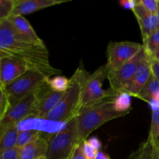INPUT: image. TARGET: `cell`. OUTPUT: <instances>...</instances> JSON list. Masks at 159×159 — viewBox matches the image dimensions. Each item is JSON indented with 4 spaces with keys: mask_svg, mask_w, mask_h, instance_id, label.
<instances>
[{
    "mask_svg": "<svg viewBox=\"0 0 159 159\" xmlns=\"http://www.w3.org/2000/svg\"><path fill=\"white\" fill-rule=\"evenodd\" d=\"M42 134L41 132L38 130H20L17 139L16 148L19 149L29 144L31 141H34Z\"/></svg>",
    "mask_w": 159,
    "mask_h": 159,
    "instance_id": "cell-22",
    "label": "cell"
},
{
    "mask_svg": "<svg viewBox=\"0 0 159 159\" xmlns=\"http://www.w3.org/2000/svg\"><path fill=\"white\" fill-rule=\"evenodd\" d=\"M10 108V102L6 92L2 88H0V121L5 117Z\"/></svg>",
    "mask_w": 159,
    "mask_h": 159,
    "instance_id": "cell-26",
    "label": "cell"
},
{
    "mask_svg": "<svg viewBox=\"0 0 159 159\" xmlns=\"http://www.w3.org/2000/svg\"><path fill=\"white\" fill-rule=\"evenodd\" d=\"M31 70L25 62L12 57H0V87L5 88Z\"/></svg>",
    "mask_w": 159,
    "mask_h": 159,
    "instance_id": "cell-10",
    "label": "cell"
},
{
    "mask_svg": "<svg viewBox=\"0 0 159 159\" xmlns=\"http://www.w3.org/2000/svg\"><path fill=\"white\" fill-rule=\"evenodd\" d=\"M143 48L148 54L152 57L159 48V29L143 40Z\"/></svg>",
    "mask_w": 159,
    "mask_h": 159,
    "instance_id": "cell-23",
    "label": "cell"
},
{
    "mask_svg": "<svg viewBox=\"0 0 159 159\" xmlns=\"http://www.w3.org/2000/svg\"><path fill=\"white\" fill-rule=\"evenodd\" d=\"M133 12L138 20V24H139L142 40L146 39L151 34H153L155 31L159 29V25L156 16L150 13L148 11L146 10L145 8L141 4L139 1H138L137 2Z\"/></svg>",
    "mask_w": 159,
    "mask_h": 159,
    "instance_id": "cell-14",
    "label": "cell"
},
{
    "mask_svg": "<svg viewBox=\"0 0 159 159\" xmlns=\"http://www.w3.org/2000/svg\"><path fill=\"white\" fill-rule=\"evenodd\" d=\"M19 132L18 125L0 130V152L16 147Z\"/></svg>",
    "mask_w": 159,
    "mask_h": 159,
    "instance_id": "cell-17",
    "label": "cell"
},
{
    "mask_svg": "<svg viewBox=\"0 0 159 159\" xmlns=\"http://www.w3.org/2000/svg\"><path fill=\"white\" fill-rule=\"evenodd\" d=\"M96 159H110V156L107 155L106 152H102V151H99V153H98L97 158Z\"/></svg>",
    "mask_w": 159,
    "mask_h": 159,
    "instance_id": "cell-35",
    "label": "cell"
},
{
    "mask_svg": "<svg viewBox=\"0 0 159 159\" xmlns=\"http://www.w3.org/2000/svg\"><path fill=\"white\" fill-rule=\"evenodd\" d=\"M138 1H134V0H122V1L119 2V4L121 7L124 8L126 9H131L132 11L136 6Z\"/></svg>",
    "mask_w": 159,
    "mask_h": 159,
    "instance_id": "cell-31",
    "label": "cell"
},
{
    "mask_svg": "<svg viewBox=\"0 0 159 159\" xmlns=\"http://www.w3.org/2000/svg\"><path fill=\"white\" fill-rule=\"evenodd\" d=\"M152 58V57H149L140 66L133 77L126 83L119 93H126L134 97H138L152 73L151 65Z\"/></svg>",
    "mask_w": 159,
    "mask_h": 159,
    "instance_id": "cell-11",
    "label": "cell"
},
{
    "mask_svg": "<svg viewBox=\"0 0 159 159\" xmlns=\"http://www.w3.org/2000/svg\"><path fill=\"white\" fill-rule=\"evenodd\" d=\"M70 159H86L82 150V143L75 148Z\"/></svg>",
    "mask_w": 159,
    "mask_h": 159,
    "instance_id": "cell-30",
    "label": "cell"
},
{
    "mask_svg": "<svg viewBox=\"0 0 159 159\" xmlns=\"http://www.w3.org/2000/svg\"><path fill=\"white\" fill-rule=\"evenodd\" d=\"M67 2V0H16L12 15H28Z\"/></svg>",
    "mask_w": 159,
    "mask_h": 159,
    "instance_id": "cell-15",
    "label": "cell"
},
{
    "mask_svg": "<svg viewBox=\"0 0 159 159\" xmlns=\"http://www.w3.org/2000/svg\"><path fill=\"white\" fill-rule=\"evenodd\" d=\"M116 96L108 98L98 105L82 110L76 116L78 136L80 144L87 140L90 134L101 126L127 114L119 113L114 110L113 99Z\"/></svg>",
    "mask_w": 159,
    "mask_h": 159,
    "instance_id": "cell-3",
    "label": "cell"
},
{
    "mask_svg": "<svg viewBox=\"0 0 159 159\" xmlns=\"http://www.w3.org/2000/svg\"><path fill=\"white\" fill-rule=\"evenodd\" d=\"M131 96L126 93H118L113 99V108L116 112L130 113L131 107Z\"/></svg>",
    "mask_w": 159,
    "mask_h": 159,
    "instance_id": "cell-20",
    "label": "cell"
},
{
    "mask_svg": "<svg viewBox=\"0 0 159 159\" xmlns=\"http://www.w3.org/2000/svg\"><path fill=\"white\" fill-rule=\"evenodd\" d=\"M19 158V148L7 149L0 152V159H18Z\"/></svg>",
    "mask_w": 159,
    "mask_h": 159,
    "instance_id": "cell-29",
    "label": "cell"
},
{
    "mask_svg": "<svg viewBox=\"0 0 159 159\" xmlns=\"http://www.w3.org/2000/svg\"><path fill=\"white\" fill-rule=\"evenodd\" d=\"M47 83L54 91L65 93L70 85V79L62 75H56L54 78H48Z\"/></svg>",
    "mask_w": 159,
    "mask_h": 159,
    "instance_id": "cell-21",
    "label": "cell"
},
{
    "mask_svg": "<svg viewBox=\"0 0 159 159\" xmlns=\"http://www.w3.org/2000/svg\"><path fill=\"white\" fill-rule=\"evenodd\" d=\"M79 144L76 117L67 123L61 130L51 135L48 140L46 159H70Z\"/></svg>",
    "mask_w": 159,
    "mask_h": 159,
    "instance_id": "cell-4",
    "label": "cell"
},
{
    "mask_svg": "<svg viewBox=\"0 0 159 159\" xmlns=\"http://www.w3.org/2000/svg\"><path fill=\"white\" fill-rule=\"evenodd\" d=\"M48 76L40 71L35 70H29L24 75L9 84L5 88L11 107L25 96L37 92L39 89L47 83Z\"/></svg>",
    "mask_w": 159,
    "mask_h": 159,
    "instance_id": "cell-6",
    "label": "cell"
},
{
    "mask_svg": "<svg viewBox=\"0 0 159 159\" xmlns=\"http://www.w3.org/2000/svg\"><path fill=\"white\" fill-rule=\"evenodd\" d=\"M48 140L40 135L39 138L19 149L18 159H40L45 157L48 147Z\"/></svg>",
    "mask_w": 159,
    "mask_h": 159,
    "instance_id": "cell-16",
    "label": "cell"
},
{
    "mask_svg": "<svg viewBox=\"0 0 159 159\" xmlns=\"http://www.w3.org/2000/svg\"><path fill=\"white\" fill-rule=\"evenodd\" d=\"M152 58L155 59V60H156V61H158L159 62V48L157 50L156 52L153 54V56H152Z\"/></svg>",
    "mask_w": 159,
    "mask_h": 159,
    "instance_id": "cell-36",
    "label": "cell"
},
{
    "mask_svg": "<svg viewBox=\"0 0 159 159\" xmlns=\"http://www.w3.org/2000/svg\"><path fill=\"white\" fill-rule=\"evenodd\" d=\"M139 2L150 13L154 15L156 14L158 7V0H140Z\"/></svg>",
    "mask_w": 159,
    "mask_h": 159,
    "instance_id": "cell-28",
    "label": "cell"
},
{
    "mask_svg": "<svg viewBox=\"0 0 159 159\" xmlns=\"http://www.w3.org/2000/svg\"><path fill=\"white\" fill-rule=\"evenodd\" d=\"M137 98L146 102L152 99L159 102V82L152 73Z\"/></svg>",
    "mask_w": 159,
    "mask_h": 159,
    "instance_id": "cell-18",
    "label": "cell"
},
{
    "mask_svg": "<svg viewBox=\"0 0 159 159\" xmlns=\"http://www.w3.org/2000/svg\"><path fill=\"white\" fill-rule=\"evenodd\" d=\"M16 0H0V21L6 20L12 15Z\"/></svg>",
    "mask_w": 159,
    "mask_h": 159,
    "instance_id": "cell-24",
    "label": "cell"
},
{
    "mask_svg": "<svg viewBox=\"0 0 159 159\" xmlns=\"http://www.w3.org/2000/svg\"><path fill=\"white\" fill-rule=\"evenodd\" d=\"M65 93H58L51 89L48 83L41 89L40 99L37 103L35 117L43 120L60 102Z\"/></svg>",
    "mask_w": 159,
    "mask_h": 159,
    "instance_id": "cell-13",
    "label": "cell"
},
{
    "mask_svg": "<svg viewBox=\"0 0 159 159\" xmlns=\"http://www.w3.org/2000/svg\"><path fill=\"white\" fill-rule=\"evenodd\" d=\"M7 20L11 23L16 35L20 40L34 44L45 45L43 40L38 37L30 23L23 16L12 15Z\"/></svg>",
    "mask_w": 159,
    "mask_h": 159,
    "instance_id": "cell-12",
    "label": "cell"
},
{
    "mask_svg": "<svg viewBox=\"0 0 159 159\" xmlns=\"http://www.w3.org/2000/svg\"><path fill=\"white\" fill-rule=\"evenodd\" d=\"M40 159H46V158H45V157H43V158H40Z\"/></svg>",
    "mask_w": 159,
    "mask_h": 159,
    "instance_id": "cell-38",
    "label": "cell"
},
{
    "mask_svg": "<svg viewBox=\"0 0 159 159\" xmlns=\"http://www.w3.org/2000/svg\"><path fill=\"white\" fill-rule=\"evenodd\" d=\"M1 57H12L21 60L31 70L40 71L48 77L61 72L51 65L46 45L34 44L20 40L7 20L0 21Z\"/></svg>",
    "mask_w": 159,
    "mask_h": 159,
    "instance_id": "cell-1",
    "label": "cell"
},
{
    "mask_svg": "<svg viewBox=\"0 0 159 159\" xmlns=\"http://www.w3.org/2000/svg\"><path fill=\"white\" fill-rule=\"evenodd\" d=\"M151 65H152V74L155 75V77L156 78L157 80H158L159 82V62L158 61L152 58Z\"/></svg>",
    "mask_w": 159,
    "mask_h": 159,
    "instance_id": "cell-32",
    "label": "cell"
},
{
    "mask_svg": "<svg viewBox=\"0 0 159 159\" xmlns=\"http://www.w3.org/2000/svg\"><path fill=\"white\" fill-rule=\"evenodd\" d=\"M148 105L150 106L151 109H152V111H156V110H159V102L157 100H155V99H152V100L148 101Z\"/></svg>",
    "mask_w": 159,
    "mask_h": 159,
    "instance_id": "cell-34",
    "label": "cell"
},
{
    "mask_svg": "<svg viewBox=\"0 0 159 159\" xmlns=\"http://www.w3.org/2000/svg\"><path fill=\"white\" fill-rule=\"evenodd\" d=\"M143 48L142 43L132 41H112L107 49V66L114 71L135 57Z\"/></svg>",
    "mask_w": 159,
    "mask_h": 159,
    "instance_id": "cell-8",
    "label": "cell"
},
{
    "mask_svg": "<svg viewBox=\"0 0 159 159\" xmlns=\"http://www.w3.org/2000/svg\"><path fill=\"white\" fill-rule=\"evenodd\" d=\"M82 150H83L84 155L86 159H96L98 153L99 151H98L96 148L89 144L87 141V140L82 142Z\"/></svg>",
    "mask_w": 159,
    "mask_h": 159,
    "instance_id": "cell-27",
    "label": "cell"
},
{
    "mask_svg": "<svg viewBox=\"0 0 159 159\" xmlns=\"http://www.w3.org/2000/svg\"><path fill=\"white\" fill-rule=\"evenodd\" d=\"M87 141H88L91 145H93V147L96 148L98 151H99L101 149L102 144H101V141H99V138H97L96 137H92V138L87 139Z\"/></svg>",
    "mask_w": 159,
    "mask_h": 159,
    "instance_id": "cell-33",
    "label": "cell"
},
{
    "mask_svg": "<svg viewBox=\"0 0 159 159\" xmlns=\"http://www.w3.org/2000/svg\"><path fill=\"white\" fill-rule=\"evenodd\" d=\"M155 16H156L157 20H158V25H159V0H158V10H157V12H156V14H155Z\"/></svg>",
    "mask_w": 159,
    "mask_h": 159,
    "instance_id": "cell-37",
    "label": "cell"
},
{
    "mask_svg": "<svg viewBox=\"0 0 159 159\" xmlns=\"http://www.w3.org/2000/svg\"><path fill=\"white\" fill-rule=\"evenodd\" d=\"M43 87V85L37 92L25 96L11 107L5 117L0 121V130L10 126L18 125L19 123L29 116H35L37 103Z\"/></svg>",
    "mask_w": 159,
    "mask_h": 159,
    "instance_id": "cell-7",
    "label": "cell"
},
{
    "mask_svg": "<svg viewBox=\"0 0 159 159\" xmlns=\"http://www.w3.org/2000/svg\"><path fill=\"white\" fill-rule=\"evenodd\" d=\"M136 159H159V143L152 141L148 136L140 148Z\"/></svg>",
    "mask_w": 159,
    "mask_h": 159,
    "instance_id": "cell-19",
    "label": "cell"
},
{
    "mask_svg": "<svg viewBox=\"0 0 159 159\" xmlns=\"http://www.w3.org/2000/svg\"><path fill=\"white\" fill-rule=\"evenodd\" d=\"M149 137L152 141L158 143L159 139V110L152 112V123H151Z\"/></svg>",
    "mask_w": 159,
    "mask_h": 159,
    "instance_id": "cell-25",
    "label": "cell"
},
{
    "mask_svg": "<svg viewBox=\"0 0 159 159\" xmlns=\"http://www.w3.org/2000/svg\"><path fill=\"white\" fill-rule=\"evenodd\" d=\"M109 69L107 65H102L93 74H89L82 85L80 112L101 103L117 93L113 90H104L102 83L108 78ZM79 112V113H80Z\"/></svg>",
    "mask_w": 159,
    "mask_h": 159,
    "instance_id": "cell-5",
    "label": "cell"
},
{
    "mask_svg": "<svg viewBox=\"0 0 159 159\" xmlns=\"http://www.w3.org/2000/svg\"><path fill=\"white\" fill-rule=\"evenodd\" d=\"M149 57L144 48L134 58L123 65L120 68L114 71H109L108 78L110 89L118 93L127 82L134 76L141 65Z\"/></svg>",
    "mask_w": 159,
    "mask_h": 159,
    "instance_id": "cell-9",
    "label": "cell"
},
{
    "mask_svg": "<svg viewBox=\"0 0 159 159\" xmlns=\"http://www.w3.org/2000/svg\"><path fill=\"white\" fill-rule=\"evenodd\" d=\"M89 75L82 67H79L70 79L69 87L64 93L60 102L43 120L68 123L75 118L80 112L82 85Z\"/></svg>",
    "mask_w": 159,
    "mask_h": 159,
    "instance_id": "cell-2",
    "label": "cell"
}]
</instances>
